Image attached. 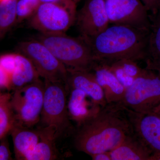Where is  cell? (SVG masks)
<instances>
[{
  "label": "cell",
  "instance_id": "4316f807",
  "mask_svg": "<svg viewBox=\"0 0 160 160\" xmlns=\"http://www.w3.org/2000/svg\"><path fill=\"white\" fill-rule=\"evenodd\" d=\"M149 12L154 13L160 8V0H141Z\"/></svg>",
  "mask_w": 160,
  "mask_h": 160
},
{
  "label": "cell",
  "instance_id": "7a4b0ae2",
  "mask_svg": "<svg viewBox=\"0 0 160 160\" xmlns=\"http://www.w3.org/2000/svg\"><path fill=\"white\" fill-rule=\"evenodd\" d=\"M149 32L130 26L112 25L94 37L84 38L95 60L110 65L122 60L145 61Z\"/></svg>",
  "mask_w": 160,
  "mask_h": 160
},
{
  "label": "cell",
  "instance_id": "9a60e30c",
  "mask_svg": "<svg viewBox=\"0 0 160 160\" xmlns=\"http://www.w3.org/2000/svg\"><path fill=\"white\" fill-rule=\"evenodd\" d=\"M112 160H152L154 153L134 134L110 152Z\"/></svg>",
  "mask_w": 160,
  "mask_h": 160
},
{
  "label": "cell",
  "instance_id": "ac0fdd59",
  "mask_svg": "<svg viewBox=\"0 0 160 160\" xmlns=\"http://www.w3.org/2000/svg\"><path fill=\"white\" fill-rule=\"evenodd\" d=\"M40 76L33 64L27 57L16 53V66L10 78L9 91H13L39 78Z\"/></svg>",
  "mask_w": 160,
  "mask_h": 160
},
{
  "label": "cell",
  "instance_id": "8992f818",
  "mask_svg": "<svg viewBox=\"0 0 160 160\" xmlns=\"http://www.w3.org/2000/svg\"><path fill=\"white\" fill-rule=\"evenodd\" d=\"M44 82L40 79L16 89L11 103L17 124L32 128L39 122L44 101Z\"/></svg>",
  "mask_w": 160,
  "mask_h": 160
},
{
  "label": "cell",
  "instance_id": "484cf974",
  "mask_svg": "<svg viewBox=\"0 0 160 160\" xmlns=\"http://www.w3.org/2000/svg\"><path fill=\"white\" fill-rule=\"evenodd\" d=\"M0 140V160H12L7 137Z\"/></svg>",
  "mask_w": 160,
  "mask_h": 160
},
{
  "label": "cell",
  "instance_id": "f546056e",
  "mask_svg": "<svg viewBox=\"0 0 160 160\" xmlns=\"http://www.w3.org/2000/svg\"><path fill=\"white\" fill-rule=\"evenodd\" d=\"M154 112H155L157 114L158 116L160 118V106L158 107L155 110H154Z\"/></svg>",
  "mask_w": 160,
  "mask_h": 160
},
{
  "label": "cell",
  "instance_id": "f1b7e54d",
  "mask_svg": "<svg viewBox=\"0 0 160 160\" xmlns=\"http://www.w3.org/2000/svg\"><path fill=\"white\" fill-rule=\"evenodd\" d=\"M93 160H112L110 152H103L91 156Z\"/></svg>",
  "mask_w": 160,
  "mask_h": 160
},
{
  "label": "cell",
  "instance_id": "e0dca14e",
  "mask_svg": "<svg viewBox=\"0 0 160 160\" xmlns=\"http://www.w3.org/2000/svg\"><path fill=\"white\" fill-rule=\"evenodd\" d=\"M149 29L146 57V69L160 74V8L154 13H149Z\"/></svg>",
  "mask_w": 160,
  "mask_h": 160
},
{
  "label": "cell",
  "instance_id": "3957f363",
  "mask_svg": "<svg viewBox=\"0 0 160 160\" xmlns=\"http://www.w3.org/2000/svg\"><path fill=\"white\" fill-rule=\"evenodd\" d=\"M36 39L50 50L67 69L91 71L95 60L86 39L61 33H42Z\"/></svg>",
  "mask_w": 160,
  "mask_h": 160
},
{
  "label": "cell",
  "instance_id": "44dd1931",
  "mask_svg": "<svg viewBox=\"0 0 160 160\" xmlns=\"http://www.w3.org/2000/svg\"><path fill=\"white\" fill-rule=\"evenodd\" d=\"M18 0H0V37H5L16 25Z\"/></svg>",
  "mask_w": 160,
  "mask_h": 160
},
{
  "label": "cell",
  "instance_id": "4fadbf2b",
  "mask_svg": "<svg viewBox=\"0 0 160 160\" xmlns=\"http://www.w3.org/2000/svg\"><path fill=\"white\" fill-rule=\"evenodd\" d=\"M69 90L68 112L70 120L76 123L77 126L93 117L102 107L84 92L76 89Z\"/></svg>",
  "mask_w": 160,
  "mask_h": 160
},
{
  "label": "cell",
  "instance_id": "7402d4cb",
  "mask_svg": "<svg viewBox=\"0 0 160 160\" xmlns=\"http://www.w3.org/2000/svg\"><path fill=\"white\" fill-rule=\"evenodd\" d=\"M41 4L40 0H18L16 25L19 24L24 20L29 19L37 11Z\"/></svg>",
  "mask_w": 160,
  "mask_h": 160
},
{
  "label": "cell",
  "instance_id": "8fae6325",
  "mask_svg": "<svg viewBox=\"0 0 160 160\" xmlns=\"http://www.w3.org/2000/svg\"><path fill=\"white\" fill-rule=\"evenodd\" d=\"M125 108L133 133L154 153L160 154V118L154 112H141Z\"/></svg>",
  "mask_w": 160,
  "mask_h": 160
},
{
  "label": "cell",
  "instance_id": "cb8c5ba5",
  "mask_svg": "<svg viewBox=\"0 0 160 160\" xmlns=\"http://www.w3.org/2000/svg\"><path fill=\"white\" fill-rule=\"evenodd\" d=\"M107 65L126 89L132 85L135 79L126 74L118 62Z\"/></svg>",
  "mask_w": 160,
  "mask_h": 160
},
{
  "label": "cell",
  "instance_id": "52a82bcc",
  "mask_svg": "<svg viewBox=\"0 0 160 160\" xmlns=\"http://www.w3.org/2000/svg\"><path fill=\"white\" fill-rule=\"evenodd\" d=\"M77 13L76 6L42 3L28 19V25L40 33H66L75 22Z\"/></svg>",
  "mask_w": 160,
  "mask_h": 160
},
{
  "label": "cell",
  "instance_id": "9c48e42d",
  "mask_svg": "<svg viewBox=\"0 0 160 160\" xmlns=\"http://www.w3.org/2000/svg\"><path fill=\"white\" fill-rule=\"evenodd\" d=\"M109 24L149 30V12L141 0H104Z\"/></svg>",
  "mask_w": 160,
  "mask_h": 160
},
{
  "label": "cell",
  "instance_id": "ffe728a7",
  "mask_svg": "<svg viewBox=\"0 0 160 160\" xmlns=\"http://www.w3.org/2000/svg\"><path fill=\"white\" fill-rule=\"evenodd\" d=\"M12 94H0V139L6 137L16 124V119L11 103Z\"/></svg>",
  "mask_w": 160,
  "mask_h": 160
},
{
  "label": "cell",
  "instance_id": "603a6c76",
  "mask_svg": "<svg viewBox=\"0 0 160 160\" xmlns=\"http://www.w3.org/2000/svg\"><path fill=\"white\" fill-rule=\"evenodd\" d=\"M15 66L16 53H8L1 55L0 58V73L8 77L10 79V78L14 71Z\"/></svg>",
  "mask_w": 160,
  "mask_h": 160
},
{
  "label": "cell",
  "instance_id": "d4e9b609",
  "mask_svg": "<svg viewBox=\"0 0 160 160\" xmlns=\"http://www.w3.org/2000/svg\"><path fill=\"white\" fill-rule=\"evenodd\" d=\"M117 62L122 66L126 74L134 79L141 75L144 71V69H142L139 67L137 62L125 60Z\"/></svg>",
  "mask_w": 160,
  "mask_h": 160
},
{
  "label": "cell",
  "instance_id": "6da1fadb",
  "mask_svg": "<svg viewBox=\"0 0 160 160\" xmlns=\"http://www.w3.org/2000/svg\"><path fill=\"white\" fill-rule=\"evenodd\" d=\"M133 133L126 109L120 102L107 104L94 116L77 126L76 149L91 156L115 149Z\"/></svg>",
  "mask_w": 160,
  "mask_h": 160
},
{
  "label": "cell",
  "instance_id": "2e32d148",
  "mask_svg": "<svg viewBox=\"0 0 160 160\" xmlns=\"http://www.w3.org/2000/svg\"><path fill=\"white\" fill-rule=\"evenodd\" d=\"M14 146L15 157L16 160H26V157L39 142L40 129L15 124L10 132Z\"/></svg>",
  "mask_w": 160,
  "mask_h": 160
},
{
  "label": "cell",
  "instance_id": "d6986e66",
  "mask_svg": "<svg viewBox=\"0 0 160 160\" xmlns=\"http://www.w3.org/2000/svg\"><path fill=\"white\" fill-rule=\"evenodd\" d=\"M40 140L26 157V160H56L59 153L56 146L55 132L48 127H39Z\"/></svg>",
  "mask_w": 160,
  "mask_h": 160
},
{
  "label": "cell",
  "instance_id": "5b68a950",
  "mask_svg": "<svg viewBox=\"0 0 160 160\" xmlns=\"http://www.w3.org/2000/svg\"><path fill=\"white\" fill-rule=\"evenodd\" d=\"M125 108L138 112H153L160 106V74L144 69L126 89L120 102Z\"/></svg>",
  "mask_w": 160,
  "mask_h": 160
},
{
  "label": "cell",
  "instance_id": "83f0119b",
  "mask_svg": "<svg viewBox=\"0 0 160 160\" xmlns=\"http://www.w3.org/2000/svg\"><path fill=\"white\" fill-rule=\"evenodd\" d=\"M42 3H56L68 6H76L74 0H40Z\"/></svg>",
  "mask_w": 160,
  "mask_h": 160
},
{
  "label": "cell",
  "instance_id": "ba28073f",
  "mask_svg": "<svg viewBox=\"0 0 160 160\" xmlns=\"http://www.w3.org/2000/svg\"><path fill=\"white\" fill-rule=\"evenodd\" d=\"M18 49L31 61L44 80L66 84L67 68L42 43L36 39L23 41L18 45Z\"/></svg>",
  "mask_w": 160,
  "mask_h": 160
},
{
  "label": "cell",
  "instance_id": "7c38bea8",
  "mask_svg": "<svg viewBox=\"0 0 160 160\" xmlns=\"http://www.w3.org/2000/svg\"><path fill=\"white\" fill-rule=\"evenodd\" d=\"M67 70L66 85L68 89L82 91L100 106H106L107 103L104 92L92 71L70 69Z\"/></svg>",
  "mask_w": 160,
  "mask_h": 160
},
{
  "label": "cell",
  "instance_id": "277c9868",
  "mask_svg": "<svg viewBox=\"0 0 160 160\" xmlns=\"http://www.w3.org/2000/svg\"><path fill=\"white\" fill-rule=\"evenodd\" d=\"M44 101L39 123L55 132L56 139L74 133L67 107L69 90L66 83L44 80Z\"/></svg>",
  "mask_w": 160,
  "mask_h": 160
},
{
  "label": "cell",
  "instance_id": "30bf717a",
  "mask_svg": "<svg viewBox=\"0 0 160 160\" xmlns=\"http://www.w3.org/2000/svg\"><path fill=\"white\" fill-rule=\"evenodd\" d=\"M75 23L83 37H92L106 30L109 22L104 0H86Z\"/></svg>",
  "mask_w": 160,
  "mask_h": 160
},
{
  "label": "cell",
  "instance_id": "5bb4252c",
  "mask_svg": "<svg viewBox=\"0 0 160 160\" xmlns=\"http://www.w3.org/2000/svg\"><path fill=\"white\" fill-rule=\"evenodd\" d=\"M91 71L102 89L107 104L122 102L126 89L105 63L95 61Z\"/></svg>",
  "mask_w": 160,
  "mask_h": 160
}]
</instances>
